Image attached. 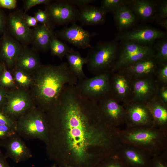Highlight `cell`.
<instances>
[{"label": "cell", "mask_w": 167, "mask_h": 167, "mask_svg": "<svg viewBox=\"0 0 167 167\" xmlns=\"http://www.w3.org/2000/svg\"><path fill=\"white\" fill-rule=\"evenodd\" d=\"M97 103L66 85L55 104L46 111V153L62 167H96L116 154L121 143L119 129L101 118Z\"/></svg>", "instance_id": "1"}, {"label": "cell", "mask_w": 167, "mask_h": 167, "mask_svg": "<svg viewBox=\"0 0 167 167\" xmlns=\"http://www.w3.org/2000/svg\"><path fill=\"white\" fill-rule=\"evenodd\" d=\"M36 72L34 94L38 108L45 112L55 104L66 85H75L78 81L67 63L41 65Z\"/></svg>", "instance_id": "2"}, {"label": "cell", "mask_w": 167, "mask_h": 167, "mask_svg": "<svg viewBox=\"0 0 167 167\" xmlns=\"http://www.w3.org/2000/svg\"><path fill=\"white\" fill-rule=\"evenodd\" d=\"M119 135L121 143L142 149L152 157L167 150V131L155 127H126L119 130Z\"/></svg>", "instance_id": "3"}, {"label": "cell", "mask_w": 167, "mask_h": 167, "mask_svg": "<svg viewBox=\"0 0 167 167\" xmlns=\"http://www.w3.org/2000/svg\"><path fill=\"white\" fill-rule=\"evenodd\" d=\"M117 41H100L90 48L86 58L88 69L92 74L111 73L118 54Z\"/></svg>", "instance_id": "4"}, {"label": "cell", "mask_w": 167, "mask_h": 167, "mask_svg": "<svg viewBox=\"0 0 167 167\" xmlns=\"http://www.w3.org/2000/svg\"><path fill=\"white\" fill-rule=\"evenodd\" d=\"M16 131L25 139H38L45 143L48 131L45 113L33 106L16 120Z\"/></svg>", "instance_id": "5"}, {"label": "cell", "mask_w": 167, "mask_h": 167, "mask_svg": "<svg viewBox=\"0 0 167 167\" xmlns=\"http://www.w3.org/2000/svg\"><path fill=\"white\" fill-rule=\"evenodd\" d=\"M111 73L95 75L78 81L75 86L84 96L92 101L98 103L109 95Z\"/></svg>", "instance_id": "6"}, {"label": "cell", "mask_w": 167, "mask_h": 167, "mask_svg": "<svg viewBox=\"0 0 167 167\" xmlns=\"http://www.w3.org/2000/svg\"><path fill=\"white\" fill-rule=\"evenodd\" d=\"M45 10L52 25L67 24L79 20V10L67 0L52 2L45 5Z\"/></svg>", "instance_id": "7"}, {"label": "cell", "mask_w": 167, "mask_h": 167, "mask_svg": "<svg viewBox=\"0 0 167 167\" xmlns=\"http://www.w3.org/2000/svg\"><path fill=\"white\" fill-rule=\"evenodd\" d=\"M33 106L30 96L25 91L17 89L7 93L1 111L16 120Z\"/></svg>", "instance_id": "8"}, {"label": "cell", "mask_w": 167, "mask_h": 167, "mask_svg": "<svg viewBox=\"0 0 167 167\" xmlns=\"http://www.w3.org/2000/svg\"><path fill=\"white\" fill-rule=\"evenodd\" d=\"M98 109L101 119L111 126L118 128L125 124V108L109 95L97 103Z\"/></svg>", "instance_id": "9"}, {"label": "cell", "mask_w": 167, "mask_h": 167, "mask_svg": "<svg viewBox=\"0 0 167 167\" xmlns=\"http://www.w3.org/2000/svg\"><path fill=\"white\" fill-rule=\"evenodd\" d=\"M159 85L154 75L133 79L131 95L127 102L147 104L156 97Z\"/></svg>", "instance_id": "10"}, {"label": "cell", "mask_w": 167, "mask_h": 167, "mask_svg": "<svg viewBox=\"0 0 167 167\" xmlns=\"http://www.w3.org/2000/svg\"><path fill=\"white\" fill-rule=\"evenodd\" d=\"M122 105L125 110L126 127H155L152 114L146 104L129 102Z\"/></svg>", "instance_id": "11"}, {"label": "cell", "mask_w": 167, "mask_h": 167, "mask_svg": "<svg viewBox=\"0 0 167 167\" xmlns=\"http://www.w3.org/2000/svg\"><path fill=\"white\" fill-rule=\"evenodd\" d=\"M24 12L17 10L10 12L7 17L6 32L23 46L30 43L31 29L26 24Z\"/></svg>", "instance_id": "12"}, {"label": "cell", "mask_w": 167, "mask_h": 167, "mask_svg": "<svg viewBox=\"0 0 167 167\" xmlns=\"http://www.w3.org/2000/svg\"><path fill=\"white\" fill-rule=\"evenodd\" d=\"M165 32L159 29L145 26L121 32L116 36L115 40L130 41L139 45H151L156 39L166 38Z\"/></svg>", "instance_id": "13"}, {"label": "cell", "mask_w": 167, "mask_h": 167, "mask_svg": "<svg viewBox=\"0 0 167 167\" xmlns=\"http://www.w3.org/2000/svg\"><path fill=\"white\" fill-rule=\"evenodd\" d=\"M132 79L121 70L111 73L109 95L119 103H126L131 95Z\"/></svg>", "instance_id": "14"}, {"label": "cell", "mask_w": 167, "mask_h": 167, "mask_svg": "<svg viewBox=\"0 0 167 167\" xmlns=\"http://www.w3.org/2000/svg\"><path fill=\"white\" fill-rule=\"evenodd\" d=\"M128 167H150L152 157L144 150L134 146L121 143L116 154Z\"/></svg>", "instance_id": "15"}, {"label": "cell", "mask_w": 167, "mask_h": 167, "mask_svg": "<svg viewBox=\"0 0 167 167\" xmlns=\"http://www.w3.org/2000/svg\"><path fill=\"white\" fill-rule=\"evenodd\" d=\"M0 147L6 151L7 158L12 159L18 163L32 157V153L27 145L17 133L6 139L0 140Z\"/></svg>", "instance_id": "16"}, {"label": "cell", "mask_w": 167, "mask_h": 167, "mask_svg": "<svg viewBox=\"0 0 167 167\" xmlns=\"http://www.w3.org/2000/svg\"><path fill=\"white\" fill-rule=\"evenodd\" d=\"M56 34L58 37L78 48L85 49L92 47L90 33L75 23L58 31Z\"/></svg>", "instance_id": "17"}, {"label": "cell", "mask_w": 167, "mask_h": 167, "mask_svg": "<svg viewBox=\"0 0 167 167\" xmlns=\"http://www.w3.org/2000/svg\"><path fill=\"white\" fill-rule=\"evenodd\" d=\"M23 47L6 32L3 34L0 46V58L2 62L8 68H12Z\"/></svg>", "instance_id": "18"}, {"label": "cell", "mask_w": 167, "mask_h": 167, "mask_svg": "<svg viewBox=\"0 0 167 167\" xmlns=\"http://www.w3.org/2000/svg\"><path fill=\"white\" fill-rule=\"evenodd\" d=\"M157 65L155 56L142 60L119 70L134 79L155 76Z\"/></svg>", "instance_id": "19"}, {"label": "cell", "mask_w": 167, "mask_h": 167, "mask_svg": "<svg viewBox=\"0 0 167 167\" xmlns=\"http://www.w3.org/2000/svg\"><path fill=\"white\" fill-rule=\"evenodd\" d=\"M53 27L45 24L37 25L31 29L30 43L36 50L45 52L49 49Z\"/></svg>", "instance_id": "20"}, {"label": "cell", "mask_w": 167, "mask_h": 167, "mask_svg": "<svg viewBox=\"0 0 167 167\" xmlns=\"http://www.w3.org/2000/svg\"><path fill=\"white\" fill-rule=\"evenodd\" d=\"M125 4L135 16L143 20L155 18L157 9L156 1L149 0H126Z\"/></svg>", "instance_id": "21"}, {"label": "cell", "mask_w": 167, "mask_h": 167, "mask_svg": "<svg viewBox=\"0 0 167 167\" xmlns=\"http://www.w3.org/2000/svg\"><path fill=\"white\" fill-rule=\"evenodd\" d=\"M41 66L35 51L27 46L23 48L17 57L15 67L29 74L36 71Z\"/></svg>", "instance_id": "22"}, {"label": "cell", "mask_w": 167, "mask_h": 167, "mask_svg": "<svg viewBox=\"0 0 167 167\" xmlns=\"http://www.w3.org/2000/svg\"><path fill=\"white\" fill-rule=\"evenodd\" d=\"M153 119L155 126L167 131V105L156 97L146 104Z\"/></svg>", "instance_id": "23"}, {"label": "cell", "mask_w": 167, "mask_h": 167, "mask_svg": "<svg viewBox=\"0 0 167 167\" xmlns=\"http://www.w3.org/2000/svg\"><path fill=\"white\" fill-rule=\"evenodd\" d=\"M79 20L83 25L101 24L105 21V15L100 7L88 5L79 10Z\"/></svg>", "instance_id": "24"}, {"label": "cell", "mask_w": 167, "mask_h": 167, "mask_svg": "<svg viewBox=\"0 0 167 167\" xmlns=\"http://www.w3.org/2000/svg\"><path fill=\"white\" fill-rule=\"evenodd\" d=\"M155 50L154 45H149L144 49L129 55L120 60L116 61L111 73L116 72L141 60L155 57Z\"/></svg>", "instance_id": "25"}, {"label": "cell", "mask_w": 167, "mask_h": 167, "mask_svg": "<svg viewBox=\"0 0 167 167\" xmlns=\"http://www.w3.org/2000/svg\"><path fill=\"white\" fill-rule=\"evenodd\" d=\"M113 14L116 26L120 31L131 27L136 22L135 15L125 4L120 6Z\"/></svg>", "instance_id": "26"}, {"label": "cell", "mask_w": 167, "mask_h": 167, "mask_svg": "<svg viewBox=\"0 0 167 167\" xmlns=\"http://www.w3.org/2000/svg\"><path fill=\"white\" fill-rule=\"evenodd\" d=\"M66 56L69 69L76 77L78 81L87 78L83 69L84 65L87 63L86 58L82 57L79 52L72 48Z\"/></svg>", "instance_id": "27"}, {"label": "cell", "mask_w": 167, "mask_h": 167, "mask_svg": "<svg viewBox=\"0 0 167 167\" xmlns=\"http://www.w3.org/2000/svg\"><path fill=\"white\" fill-rule=\"evenodd\" d=\"M71 49L66 44L58 40L54 33L52 34L49 45V49L52 55L58 57L62 59Z\"/></svg>", "instance_id": "28"}, {"label": "cell", "mask_w": 167, "mask_h": 167, "mask_svg": "<svg viewBox=\"0 0 167 167\" xmlns=\"http://www.w3.org/2000/svg\"><path fill=\"white\" fill-rule=\"evenodd\" d=\"M148 46L139 45L130 41H123L116 61L120 60L129 55L144 49Z\"/></svg>", "instance_id": "29"}, {"label": "cell", "mask_w": 167, "mask_h": 167, "mask_svg": "<svg viewBox=\"0 0 167 167\" xmlns=\"http://www.w3.org/2000/svg\"><path fill=\"white\" fill-rule=\"evenodd\" d=\"M154 47L155 50V59L157 64L167 62V40L163 38Z\"/></svg>", "instance_id": "30"}, {"label": "cell", "mask_w": 167, "mask_h": 167, "mask_svg": "<svg viewBox=\"0 0 167 167\" xmlns=\"http://www.w3.org/2000/svg\"><path fill=\"white\" fill-rule=\"evenodd\" d=\"M126 1L124 0H103L100 7L105 15L109 13H113L120 6L125 4Z\"/></svg>", "instance_id": "31"}, {"label": "cell", "mask_w": 167, "mask_h": 167, "mask_svg": "<svg viewBox=\"0 0 167 167\" xmlns=\"http://www.w3.org/2000/svg\"><path fill=\"white\" fill-rule=\"evenodd\" d=\"M14 75L15 81L21 87H26L32 83L33 80L29 74L16 67Z\"/></svg>", "instance_id": "32"}, {"label": "cell", "mask_w": 167, "mask_h": 167, "mask_svg": "<svg viewBox=\"0 0 167 167\" xmlns=\"http://www.w3.org/2000/svg\"><path fill=\"white\" fill-rule=\"evenodd\" d=\"M96 167H128L125 162L116 154L106 158Z\"/></svg>", "instance_id": "33"}, {"label": "cell", "mask_w": 167, "mask_h": 167, "mask_svg": "<svg viewBox=\"0 0 167 167\" xmlns=\"http://www.w3.org/2000/svg\"><path fill=\"white\" fill-rule=\"evenodd\" d=\"M155 76L160 85H167V62L157 64Z\"/></svg>", "instance_id": "34"}, {"label": "cell", "mask_w": 167, "mask_h": 167, "mask_svg": "<svg viewBox=\"0 0 167 167\" xmlns=\"http://www.w3.org/2000/svg\"><path fill=\"white\" fill-rule=\"evenodd\" d=\"M3 64V69L0 75V84L2 87L4 88L13 87L15 84L14 79L11 73L7 69L5 65Z\"/></svg>", "instance_id": "35"}, {"label": "cell", "mask_w": 167, "mask_h": 167, "mask_svg": "<svg viewBox=\"0 0 167 167\" xmlns=\"http://www.w3.org/2000/svg\"><path fill=\"white\" fill-rule=\"evenodd\" d=\"M167 151L152 157L150 167H167Z\"/></svg>", "instance_id": "36"}, {"label": "cell", "mask_w": 167, "mask_h": 167, "mask_svg": "<svg viewBox=\"0 0 167 167\" xmlns=\"http://www.w3.org/2000/svg\"><path fill=\"white\" fill-rule=\"evenodd\" d=\"M34 16L38 22L41 24H43L53 27L51 24L49 16L45 10H38L34 13Z\"/></svg>", "instance_id": "37"}, {"label": "cell", "mask_w": 167, "mask_h": 167, "mask_svg": "<svg viewBox=\"0 0 167 167\" xmlns=\"http://www.w3.org/2000/svg\"><path fill=\"white\" fill-rule=\"evenodd\" d=\"M17 134L16 130L6 125H0V140L9 137Z\"/></svg>", "instance_id": "38"}, {"label": "cell", "mask_w": 167, "mask_h": 167, "mask_svg": "<svg viewBox=\"0 0 167 167\" xmlns=\"http://www.w3.org/2000/svg\"><path fill=\"white\" fill-rule=\"evenodd\" d=\"M0 125H6L16 131V120H15L0 110Z\"/></svg>", "instance_id": "39"}, {"label": "cell", "mask_w": 167, "mask_h": 167, "mask_svg": "<svg viewBox=\"0 0 167 167\" xmlns=\"http://www.w3.org/2000/svg\"><path fill=\"white\" fill-rule=\"evenodd\" d=\"M50 0H25L24 1V13L26 12L31 7L36 5L41 4L45 5L51 2Z\"/></svg>", "instance_id": "40"}, {"label": "cell", "mask_w": 167, "mask_h": 167, "mask_svg": "<svg viewBox=\"0 0 167 167\" xmlns=\"http://www.w3.org/2000/svg\"><path fill=\"white\" fill-rule=\"evenodd\" d=\"M167 18V1H163L157 8L155 19L158 20Z\"/></svg>", "instance_id": "41"}, {"label": "cell", "mask_w": 167, "mask_h": 167, "mask_svg": "<svg viewBox=\"0 0 167 167\" xmlns=\"http://www.w3.org/2000/svg\"><path fill=\"white\" fill-rule=\"evenodd\" d=\"M156 97L163 103L167 105V85H159Z\"/></svg>", "instance_id": "42"}, {"label": "cell", "mask_w": 167, "mask_h": 167, "mask_svg": "<svg viewBox=\"0 0 167 167\" xmlns=\"http://www.w3.org/2000/svg\"><path fill=\"white\" fill-rule=\"evenodd\" d=\"M7 17L3 10L0 8V34H3L6 32Z\"/></svg>", "instance_id": "43"}, {"label": "cell", "mask_w": 167, "mask_h": 167, "mask_svg": "<svg viewBox=\"0 0 167 167\" xmlns=\"http://www.w3.org/2000/svg\"><path fill=\"white\" fill-rule=\"evenodd\" d=\"M16 0H0V8L14 9L17 6Z\"/></svg>", "instance_id": "44"}, {"label": "cell", "mask_w": 167, "mask_h": 167, "mask_svg": "<svg viewBox=\"0 0 167 167\" xmlns=\"http://www.w3.org/2000/svg\"><path fill=\"white\" fill-rule=\"evenodd\" d=\"M68 1L75 6L80 8L89 5L90 3L96 2L95 0H67Z\"/></svg>", "instance_id": "45"}, {"label": "cell", "mask_w": 167, "mask_h": 167, "mask_svg": "<svg viewBox=\"0 0 167 167\" xmlns=\"http://www.w3.org/2000/svg\"><path fill=\"white\" fill-rule=\"evenodd\" d=\"M24 17L26 24L29 27L34 28L38 25V22L34 16L29 15L24 13Z\"/></svg>", "instance_id": "46"}, {"label": "cell", "mask_w": 167, "mask_h": 167, "mask_svg": "<svg viewBox=\"0 0 167 167\" xmlns=\"http://www.w3.org/2000/svg\"><path fill=\"white\" fill-rule=\"evenodd\" d=\"M7 93L3 89L0 87V110L1 111L6 101Z\"/></svg>", "instance_id": "47"}, {"label": "cell", "mask_w": 167, "mask_h": 167, "mask_svg": "<svg viewBox=\"0 0 167 167\" xmlns=\"http://www.w3.org/2000/svg\"><path fill=\"white\" fill-rule=\"evenodd\" d=\"M6 159L5 155L0 151V167H11Z\"/></svg>", "instance_id": "48"}, {"label": "cell", "mask_w": 167, "mask_h": 167, "mask_svg": "<svg viewBox=\"0 0 167 167\" xmlns=\"http://www.w3.org/2000/svg\"><path fill=\"white\" fill-rule=\"evenodd\" d=\"M157 24L165 29H167V18L157 20Z\"/></svg>", "instance_id": "49"}, {"label": "cell", "mask_w": 167, "mask_h": 167, "mask_svg": "<svg viewBox=\"0 0 167 167\" xmlns=\"http://www.w3.org/2000/svg\"><path fill=\"white\" fill-rule=\"evenodd\" d=\"M4 68V65L3 63L0 62V75L2 73Z\"/></svg>", "instance_id": "50"}, {"label": "cell", "mask_w": 167, "mask_h": 167, "mask_svg": "<svg viewBox=\"0 0 167 167\" xmlns=\"http://www.w3.org/2000/svg\"><path fill=\"white\" fill-rule=\"evenodd\" d=\"M51 167H62L59 166V167H57L55 165H53V166H51Z\"/></svg>", "instance_id": "51"}, {"label": "cell", "mask_w": 167, "mask_h": 167, "mask_svg": "<svg viewBox=\"0 0 167 167\" xmlns=\"http://www.w3.org/2000/svg\"><path fill=\"white\" fill-rule=\"evenodd\" d=\"M66 167H73L71 166H66Z\"/></svg>", "instance_id": "52"}, {"label": "cell", "mask_w": 167, "mask_h": 167, "mask_svg": "<svg viewBox=\"0 0 167 167\" xmlns=\"http://www.w3.org/2000/svg\"><path fill=\"white\" fill-rule=\"evenodd\" d=\"M0 44H1V39H0Z\"/></svg>", "instance_id": "53"}]
</instances>
